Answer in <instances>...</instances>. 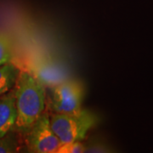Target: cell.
<instances>
[{
    "label": "cell",
    "mask_w": 153,
    "mask_h": 153,
    "mask_svg": "<svg viewBox=\"0 0 153 153\" xmlns=\"http://www.w3.org/2000/svg\"><path fill=\"white\" fill-rule=\"evenodd\" d=\"M14 94L16 108L14 130L26 135L45 109L46 88L28 71L21 70Z\"/></svg>",
    "instance_id": "6da1fadb"
},
{
    "label": "cell",
    "mask_w": 153,
    "mask_h": 153,
    "mask_svg": "<svg viewBox=\"0 0 153 153\" xmlns=\"http://www.w3.org/2000/svg\"><path fill=\"white\" fill-rule=\"evenodd\" d=\"M51 128L61 144L82 141L97 123L96 115L82 109L74 114L53 113L49 117Z\"/></svg>",
    "instance_id": "7a4b0ae2"
},
{
    "label": "cell",
    "mask_w": 153,
    "mask_h": 153,
    "mask_svg": "<svg viewBox=\"0 0 153 153\" xmlns=\"http://www.w3.org/2000/svg\"><path fill=\"white\" fill-rule=\"evenodd\" d=\"M49 88V107L53 113L74 114L82 109L83 88L79 82L69 78Z\"/></svg>",
    "instance_id": "3957f363"
},
{
    "label": "cell",
    "mask_w": 153,
    "mask_h": 153,
    "mask_svg": "<svg viewBox=\"0 0 153 153\" xmlns=\"http://www.w3.org/2000/svg\"><path fill=\"white\" fill-rule=\"evenodd\" d=\"M26 135L30 152L55 153L61 145L51 128L49 116L44 112L39 116Z\"/></svg>",
    "instance_id": "277c9868"
},
{
    "label": "cell",
    "mask_w": 153,
    "mask_h": 153,
    "mask_svg": "<svg viewBox=\"0 0 153 153\" xmlns=\"http://www.w3.org/2000/svg\"><path fill=\"white\" fill-rule=\"evenodd\" d=\"M45 88H52L69 79L66 69L54 60L37 58L27 61V70Z\"/></svg>",
    "instance_id": "5b68a950"
},
{
    "label": "cell",
    "mask_w": 153,
    "mask_h": 153,
    "mask_svg": "<svg viewBox=\"0 0 153 153\" xmlns=\"http://www.w3.org/2000/svg\"><path fill=\"white\" fill-rule=\"evenodd\" d=\"M16 121V108L14 90L0 96V138L14 130Z\"/></svg>",
    "instance_id": "8992f818"
},
{
    "label": "cell",
    "mask_w": 153,
    "mask_h": 153,
    "mask_svg": "<svg viewBox=\"0 0 153 153\" xmlns=\"http://www.w3.org/2000/svg\"><path fill=\"white\" fill-rule=\"evenodd\" d=\"M20 71L21 69L12 61L0 66V96L14 88Z\"/></svg>",
    "instance_id": "52a82bcc"
},
{
    "label": "cell",
    "mask_w": 153,
    "mask_h": 153,
    "mask_svg": "<svg viewBox=\"0 0 153 153\" xmlns=\"http://www.w3.org/2000/svg\"><path fill=\"white\" fill-rule=\"evenodd\" d=\"M13 49L10 38L4 33H0V66L12 60Z\"/></svg>",
    "instance_id": "ba28073f"
},
{
    "label": "cell",
    "mask_w": 153,
    "mask_h": 153,
    "mask_svg": "<svg viewBox=\"0 0 153 153\" xmlns=\"http://www.w3.org/2000/svg\"><path fill=\"white\" fill-rule=\"evenodd\" d=\"M85 146L82 141L63 143L58 148L55 153H82L85 152Z\"/></svg>",
    "instance_id": "9c48e42d"
},
{
    "label": "cell",
    "mask_w": 153,
    "mask_h": 153,
    "mask_svg": "<svg viewBox=\"0 0 153 153\" xmlns=\"http://www.w3.org/2000/svg\"><path fill=\"white\" fill-rule=\"evenodd\" d=\"M17 152V144L10 138H0V153L16 152Z\"/></svg>",
    "instance_id": "30bf717a"
},
{
    "label": "cell",
    "mask_w": 153,
    "mask_h": 153,
    "mask_svg": "<svg viewBox=\"0 0 153 153\" xmlns=\"http://www.w3.org/2000/svg\"><path fill=\"white\" fill-rule=\"evenodd\" d=\"M84 152H110V149L105 146L101 145H94L93 146L85 147Z\"/></svg>",
    "instance_id": "8fae6325"
}]
</instances>
